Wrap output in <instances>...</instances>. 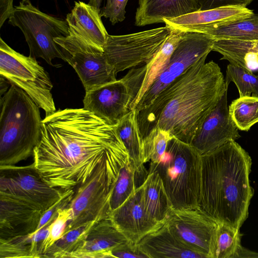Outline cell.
<instances>
[{
    "instance_id": "obj_2",
    "label": "cell",
    "mask_w": 258,
    "mask_h": 258,
    "mask_svg": "<svg viewBox=\"0 0 258 258\" xmlns=\"http://www.w3.org/2000/svg\"><path fill=\"white\" fill-rule=\"evenodd\" d=\"M204 56L165 88L145 108L138 112L142 138L156 128L169 131L190 144L207 116L228 90L219 65Z\"/></svg>"
},
{
    "instance_id": "obj_37",
    "label": "cell",
    "mask_w": 258,
    "mask_h": 258,
    "mask_svg": "<svg viewBox=\"0 0 258 258\" xmlns=\"http://www.w3.org/2000/svg\"><path fill=\"white\" fill-rule=\"evenodd\" d=\"M113 257L119 258H149L140 249L138 243L128 240L113 248L111 250Z\"/></svg>"
},
{
    "instance_id": "obj_25",
    "label": "cell",
    "mask_w": 258,
    "mask_h": 258,
    "mask_svg": "<svg viewBox=\"0 0 258 258\" xmlns=\"http://www.w3.org/2000/svg\"><path fill=\"white\" fill-rule=\"evenodd\" d=\"M115 127L128 153L130 160L134 163L138 171H146L143 161V138L136 110H130Z\"/></svg>"
},
{
    "instance_id": "obj_12",
    "label": "cell",
    "mask_w": 258,
    "mask_h": 258,
    "mask_svg": "<svg viewBox=\"0 0 258 258\" xmlns=\"http://www.w3.org/2000/svg\"><path fill=\"white\" fill-rule=\"evenodd\" d=\"M63 193L47 183L34 163L0 166V194L26 201L45 212Z\"/></svg>"
},
{
    "instance_id": "obj_24",
    "label": "cell",
    "mask_w": 258,
    "mask_h": 258,
    "mask_svg": "<svg viewBox=\"0 0 258 258\" xmlns=\"http://www.w3.org/2000/svg\"><path fill=\"white\" fill-rule=\"evenodd\" d=\"M141 186L146 210L156 221L164 224L173 208L157 171L149 170Z\"/></svg>"
},
{
    "instance_id": "obj_11",
    "label": "cell",
    "mask_w": 258,
    "mask_h": 258,
    "mask_svg": "<svg viewBox=\"0 0 258 258\" xmlns=\"http://www.w3.org/2000/svg\"><path fill=\"white\" fill-rule=\"evenodd\" d=\"M215 39L198 32H183L167 64L146 92L135 110L137 113L150 105L169 84L212 50Z\"/></svg>"
},
{
    "instance_id": "obj_35",
    "label": "cell",
    "mask_w": 258,
    "mask_h": 258,
    "mask_svg": "<svg viewBox=\"0 0 258 258\" xmlns=\"http://www.w3.org/2000/svg\"><path fill=\"white\" fill-rule=\"evenodd\" d=\"M72 211L68 206L58 210L55 219L49 226V234L41 243L39 252L40 257L46 250L63 235L68 224L71 219Z\"/></svg>"
},
{
    "instance_id": "obj_3",
    "label": "cell",
    "mask_w": 258,
    "mask_h": 258,
    "mask_svg": "<svg viewBox=\"0 0 258 258\" xmlns=\"http://www.w3.org/2000/svg\"><path fill=\"white\" fill-rule=\"evenodd\" d=\"M251 165L248 153L233 140L202 155L199 208L217 222L239 230L254 195Z\"/></svg>"
},
{
    "instance_id": "obj_40",
    "label": "cell",
    "mask_w": 258,
    "mask_h": 258,
    "mask_svg": "<svg viewBox=\"0 0 258 258\" xmlns=\"http://www.w3.org/2000/svg\"><path fill=\"white\" fill-rule=\"evenodd\" d=\"M244 68L253 72L258 71V54L253 52H248L244 57Z\"/></svg>"
},
{
    "instance_id": "obj_6",
    "label": "cell",
    "mask_w": 258,
    "mask_h": 258,
    "mask_svg": "<svg viewBox=\"0 0 258 258\" xmlns=\"http://www.w3.org/2000/svg\"><path fill=\"white\" fill-rule=\"evenodd\" d=\"M149 171L160 175L173 209L199 208L201 194L202 155L190 144L173 137L166 152Z\"/></svg>"
},
{
    "instance_id": "obj_10",
    "label": "cell",
    "mask_w": 258,
    "mask_h": 258,
    "mask_svg": "<svg viewBox=\"0 0 258 258\" xmlns=\"http://www.w3.org/2000/svg\"><path fill=\"white\" fill-rule=\"evenodd\" d=\"M67 37L54 38L80 78L86 92L116 81V73L104 51L69 29Z\"/></svg>"
},
{
    "instance_id": "obj_16",
    "label": "cell",
    "mask_w": 258,
    "mask_h": 258,
    "mask_svg": "<svg viewBox=\"0 0 258 258\" xmlns=\"http://www.w3.org/2000/svg\"><path fill=\"white\" fill-rule=\"evenodd\" d=\"M183 33L172 29L161 48L148 62L132 68L122 78L131 96L130 110L135 109L146 92L165 68Z\"/></svg>"
},
{
    "instance_id": "obj_8",
    "label": "cell",
    "mask_w": 258,
    "mask_h": 258,
    "mask_svg": "<svg viewBox=\"0 0 258 258\" xmlns=\"http://www.w3.org/2000/svg\"><path fill=\"white\" fill-rule=\"evenodd\" d=\"M0 75L10 84L26 92L49 116L56 110L47 73L36 58L26 56L10 47L0 38Z\"/></svg>"
},
{
    "instance_id": "obj_27",
    "label": "cell",
    "mask_w": 258,
    "mask_h": 258,
    "mask_svg": "<svg viewBox=\"0 0 258 258\" xmlns=\"http://www.w3.org/2000/svg\"><path fill=\"white\" fill-rule=\"evenodd\" d=\"M98 222L89 221L65 233L46 250L42 257H68L81 247L87 234Z\"/></svg>"
},
{
    "instance_id": "obj_29",
    "label": "cell",
    "mask_w": 258,
    "mask_h": 258,
    "mask_svg": "<svg viewBox=\"0 0 258 258\" xmlns=\"http://www.w3.org/2000/svg\"><path fill=\"white\" fill-rule=\"evenodd\" d=\"M212 50L222 55L221 59H226L232 64L244 68L245 54L250 52L258 54V41L215 39Z\"/></svg>"
},
{
    "instance_id": "obj_15",
    "label": "cell",
    "mask_w": 258,
    "mask_h": 258,
    "mask_svg": "<svg viewBox=\"0 0 258 258\" xmlns=\"http://www.w3.org/2000/svg\"><path fill=\"white\" fill-rule=\"evenodd\" d=\"M131 96L121 79L86 92L84 108L115 126L130 111Z\"/></svg>"
},
{
    "instance_id": "obj_7",
    "label": "cell",
    "mask_w": 258,
    "mask_h": 258,
    "mask_svg": "<svg viewBox=\"0 0 258 258\" xmlns=\"http://www.w3.org/2000/svg\"><path fill=\"white\" fill-rule=\"evenodd\" d=\"M9 23L23 32L29 47L30 57H41L52 66L57 57L67 62L66 57L54 38L69 35L67 20L40 11L30 0H22L15 6Z\"/></svg>"
},
{
    "instance_id": "obj_21",
    "label": "cell",
    "mask_w": 258,
    "mask_h": 258,
    "mask_svg": "<svg viewBox=\"0 0 258 258\" xmlns=\"http://www.w3.org/2000/svg\"><path fill=\"white\" fill-rule=\"evenodd\" d=\"M138 245L149 258H207L183 244L171 231L166 222L145 236Z\"/></svg>"
},
{
    "instance_id": "obj_5",
    "label": "cell",
    "mask_w": 258,
    "mask_h": 258,
    "mask_svg": "<svg viewBox=\"0 0 258 258\" xmlns=\"http://www.w3.org/2000/svg\"><path fill=\"white\" fill-rule=\"evenodd\" d=\"M129 159L122 144L109 151L86 181L76 187L68 205L72 215L64 234L89 221L110 217L113 189L121 168Z\"/></svg>"
},
{
    "instance_id": "obj_34",
    "label": "cell",
    "mask_w": 258,
    "mask_h": 258,
    "mask_svg": "<svg viewBox=\"0 0 258 258\" xmlns=\"http://www.w3.org/2000/svg\"><path fill=\"white\" fill-rule=\"evenodd\" d=\"M34 257L31 241L28 236L0 239V258Z\"/></svg>"
},
{
    "instance_id": "obj_13",
    "label": "cell",
    "mask_w": 258,
    "mask_h": 258,
    "mask_svg": "<svg viewBox=\"0 0 258 258\" xmlns=\"http://www.w3.org/2000/svg\"><path fill=\"white\" fill-rule=\"evenodd\" d=\"M166 222L188 247L207 258H213L218 222L199 208L172 209Z\"/></svg>"
},
{
    "instance_id": "obj_31",
    "label": "cell",
    "mask_w": 258,
    "mask_h": 258,
    "mask_svg": "<svg viewBox=\"0 0 258 258\" xmlns=\"http://www.w3.org/2000/svg\"><path fill=\"white\" fill-rule=\"evenodd\" d=\"M241 236L239 229L218 222L213 258H236Z\"/></svg>"
},
{
    "instance_id": "obj_26",
    "label": "cell",
    "mask_w": 258,
    "mask_h": 258,
    "mask_svg": "<svg viewBox=\"0 0 258 258\" xmlns=\"http://www.w3.org/2000/svg\"><path fill=\"white\" fill-rule=\"evenodd\" d=\"M146 171H138L134 163L128 161L119 172L110 200V208L113 211L120 206L143 183L148 175Z\"/></svg>"
},
{
    "instance_id": "obj_4",
    "label": "cell",
    "mask_w": 258,
    "mask_h": 258,
    "mask_svg": "<svg viewBox=\"0 0 258 258\" xmlns=\"http://www.w3.org/2000/svg\"><path fill=\"white\" fill-rule=\"evenodd\" d=\"M11 84L0 102V166L15 165L33 155L41 135L39 107Z\"/></svg>"
},
{
    "instance_id": "obj_20",
    "label": "cell",
    "mask_w": 258,
    "mask_h": 258,
    "mask_svg": "<svg viewBox=\"0 0 258 258\" xmlns=\"http://www.w3.org/2000/svg\"><path fill=\"white\" fill-rule=\"evenodd\" d=\"M126 240L109 217L96 223L81 247L68 257H113L111 250Z\"/></svg>"
},
{
    "instance_id": "obj_1",
    "label": "cell",
    "mask_w": 258,
    "mask_h": 258,
    "mask_svg": "<svg viewBox=\"0 0 258 258\" xmlns=\"http://www.w3.org/2000/svg\"><path fill=\"white\" fill-rule=\"evenodd\" d=\"M122 144L115 126L84 108L59 109L42 120L33 163L47 183L64 192L86 181L106 154Z\"/></svg>"
},
{
    "instance_id": "obj_36",
    "label": "cell",
    "mask_w": 258,
    "mask_h": 258,
    "mask_svg": "<svg viewBox=\"0 0 258 258\" xmlns=\"http://www.w3.org/2000/svg\"><path fill=\"white\" fill-rule=\"evenodd\" d=\"M127 2L128 0H107L105 6L100 9V16L108 18L112 25L123 21Z\"/></svg>"
},
{
    "instance_id": "obj_19",
    "label": "cell",
    "mask_w": 258,
    "mask_h": 258,
    "mask_svg": "<svg viewBox=\"0 0 258 258\" xmlns=\"http://www.w3.org/2000/svg\"><path fill=\"white\" fill-rule=\"evenodd\" d=\"M44 213L26 201L0 194V239L33 233Z\"/></svg>"
},
{
    "instance_id": "obj_22",
    "label": "cell",
    "mask_w": 258,
    "mask_h": 258,
    "mask_svg": "<svg viewBox=\"0 0 258 258\" xmlns=\"http://www.w3.org/2000/svg\"><path fill=\"white\" fill-rule=\"evenodd\" d=\"M66 20L69 29L104 51L109 34L102 22L100 11L96 8L83 2H75Z\"/></svg>"
},
{
    "instance_id": "obj_28",
    "label": "cell",
    "mask_w": 258,
    "mask_h": 258,
    "mask_svg": "<svg viewBox=\"0 0 258 258\" xmlns=\"http://www.w3.org/2000/svg\"><path fill=\"white\" fill-rule=\"evenodd\" d=\"M207 34L215 40L258 41V15L253 14L248 18L216 28Z\"/></svg>"
},
{
    "instance_id": "obj_32",
    "label": "cell",
    "mask_w": 258,
    "mask_h": 258,
    "mask_svg": "<svg viewBox=\"0 0 258 258\" xmlns=\"http://www.w3.org/2000/svg\"><path fill=\"white\" fill-rule=\"evenodd\" d=\"M236 86L239 97H254L258 98V76L249 70L230 63L227 67L225 82L228 88L230 82Z\"/></svg>"
},
{
    "instance_id": "obj_38",
    "label": "cell",
    "mask_w": 258,
    "mask_h": 258,
    "mask_svg": "<svg viewBox=\"0 0 258 258\" xmlns=\"http://www.w3.org/2000/svg\"><path fill=\"white\" fill-rule=\"evenodd\" d=\"M252 0H198L200 10H206L228 6L246 7Z\"/></svg>"
},
{
    "instance_id": "obj_18",
    "label": "cell",
    "mask_w": 258,
    "mask_h": 258,
    "mask_svg": "<svg viewBox=\"0 0 258 258\" xmlns=\"http://www.w3.org/2000/svg\"><path fill=\"white\" fill-rule=\"evenodd\" d=\"M254 14L246 7L228 6L199 10L172 19H164V23L172 29L183 32L207 34L220 27L231 24L250 17Z\"/></svg>"
},
{
    "instance_id": "obj_17",
    "label": "cell",
    "mask_w": 258,
    "mask_h": 258,
    "mask_svg": "<svg viewBox=\"0 0 258 258\" xmlns=\"http://www.w3.org/2000/svg\"><path fill=\"white\" fill-rule=\"evenodd\" d=\"M110 217L127 240L135 244L164 224L156 221L146 210L142 199L141 186L112 211Z\"/></svg>"
},
{
    "instance_id": "obj_23",
    "label": "cell",
    "mask_w": 258,
    "mask_h": 258,
    "mask_svg": "<svg viewBox=\"0 0 258 258\" xmlns=\"http://www.w3.org/2000/svg\"><path fill=\"white\" fill-rule=\"evenodd\" d=\"M200 10L198 0H139L135 15V25L144 26L164 23L172 19Z\"/></svg>"
},
{
    "instance_id": "obj_14",
    "label": "cell",
    "mask_w": 258,
    "mask_h": 258,
    "mask_svg": "<svg viewBox=\"0 0 258 258\" xmlns=\"http://www.w3.org/2000/svg\"><path fill=\"white\" fill-rule=\"evenodd\" d=\"M240 137L238 128L229 112L226 91L207 116L190 144L202 155Z\"/></svg>"
},
{
    "instance_id": "obj_41",
    "label": "cell",
    "mask_w": 258,
    "mask_h": 258,
    "mask_svg": "<svg viewBox=\"0 0 258 258\" xmlns=\"http://www.w3.org/2000/svg\"><path fill=\"white\" fill-rule=\"evenodd\" d=\"M103 0H89V4L96 8L98 11H100V6Z\"/></svg>"
},
{
    "instance_id": "obj_9",
    "label": "cell",
    "mask_w": 258,
    "mask_h": 258,
    "mask_svg": "<svg viewBox=\"0 0 258 258\" xmlns=\"http://www.w3.org/2000/svg\"><path fill=\"white\" fill-rule=\"evenodd\" d=\"M172 29L164 27L121 35H108L104 54L116 73L148 62L161 48Z\"/></svg>"
},
{
    "instance_id": "obj_30",
    "label": "cell",
    "mask_w": 258,
    "mask_h": 258,
    "mask_svg": "<svg viewBox=\"0 0 258 258\" xmlns=\"http://www.w3.org/2000/svg\"><path fill=\"white\" fill-rule=\"evenodd\" d=\"M230 115L239 130L247 132L258 122V98L241 97L228 107Z\"/></svg>"
},
{
    "instance_id": "obj_39",
    "label": "cell",
    "mask_w": 258,
    "mask_h": 258,
    "mask_svg": "<svg viewBox=\"0 0 258 258\" xmlns=\"http://www.w3.org/2000/svg\"><path fill=\"white\" fill-rule=\"evenodd\" d=\"M13 0H0V28L13 13Z\"/></svg>"
},
{
    "instance_id": "obj_33",
    "label": "cell",
    "mask_w": 258,
    "mask_h": 258,
    "mask_svg": "<svg viewBox=\"0 0 258 258\" xmlns=\"http://www.w3.org/2000/svg\"><path fill=\"white\" fill-rule=\"evenodd\" d=\"M174 137L169 131L156 128L143 139L144 163L158 162L164 155L169 140Z\"/></svg>"
}]
</instances>
